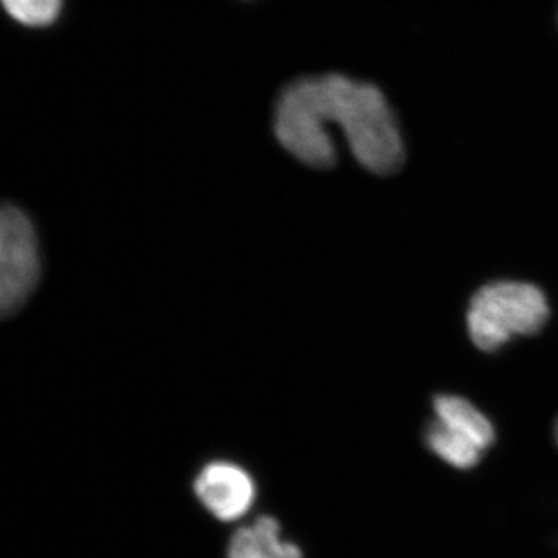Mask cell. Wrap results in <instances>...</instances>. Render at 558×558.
I'll use <instances>...</instances> for the list:
<instances>
[{"mask_svg":"<svg viewBox=\"0 0 558 558\" xmlns=\"http://www.w3.org/2000/svg\"><path fill=\"white\" fill-rule=\"evenodd\" d=\"M433 417L454 435L475 444L484 453L497 442V429L490 418L461 396H436L433 399Z\"/></svg>","mask_w":558,"mask_h":558,"instance_id":"5","label":"cell"},{"mask_svg":"<svg viewBox=\"0 0 558 558\" xmlns=\"http://www.w3.org/2000/svg\"><path fill=\"white\" fill-rule=\"evenodd\" d=\"M425 449L433 457L440 459L444 464L461 472H470V470L478 468L486 453L476 447L470 440L454 435L450 429L439 424L435 417L425 425L424 435Z\"/></svg>","mask_w":558,"mask_h":558,"instance_id":"7","label":"cell"},{"mask_svg":"<svg viewBox=\"0 0 558 558\" xmlns=\"http://www.w3.org/2000/svg\"><path fill=\"white\" fill-rule=\"evenodd\" d=\"M554 438H556V444H557V447H558V418H557V422H556V427H554Z\"/></svg>","mask_w":558,"mask_h":558,"instance_id":"9","label":"cell"},{"mask_svg":"<svg viewBox=\"0 0 558 558\" xmlns=\"http://www.w3.org/2000/svg\"><path fill=\"white\" fill-rule=\"evenodd\" d=\"M548 317V299L537 286L521 281L490 282L470 300V340L481 351L495 352L517 337L539 332Z\"/></svg>","mask_w":558,"mask_h":558,"instance_id":"2","label":"cell"},{"mask_svg":"<svg viewBox=\"0 0 558 558\" xmlns=\"http://www.w3.org/2000/svg\"><path fill=\"white\" fill-rule=\"evenodd\" d=\"M39 277V244L32 219L16 205L0 204V319L25 306Z\"/></svg>","mask_w":558,"mask_h":558,"instance_id":"3","label":"cell"},{"mask_svg":"<svg viewBox=\"0 0 558 558\" xmlns=\"http://www.w3.org/2000/svg\"><path fill=\"white\" fill-rule=\"evenodd\" d=\"M336 124L360 165L392 174L405 160L398 120L376 86L341 75L304 78L282 92L275 132L282 148L312 168H330L337 149L328 131Z\"/></svg>","mask_w":558,"mask_h":558,"instance_id":"1","label":"cell"},{"mask_svg":"<svg viewBox=\"0 0 558 558\" xmlns=\"http://www.w3.org/2000/svg\"><path fill=\"white\" fill-rule=\"evenodd\" d=\"M194 488L202 505L223 521L240 519L255 499V484L248 473L230 462L207 465Z\"/></svg>","mask_w":558,"mask_h":558,"instance_id":"4","label":"cell"},{"mask_svg":"<svg viewBox=\"0 0 558 558\" xmlns=\"http://www.w3.org/2000/svg\"><path fill=\"white\" fill-rule=\"evenodd\" d=\"M64 0H0V7L17 24L46 28L60 20Z\"/></svg>","mask_w":558,"mask_h":558,"instance_id":"8","label":"cell"},{"mask_svg":"<svg viewBox=\"0 0 558 558\" xmlns=\"http://www.w3.org/2000/svg\"><path fill=\"white\" fill-rule=\"evenodd\" d=\"M229 558H301V553L292 543L282 542L277 520L263 517L233 535Z\"/></svg>","mask_w":558,"mask_h":558,"instance_id":"6","label":"cell"}]
</instances>
